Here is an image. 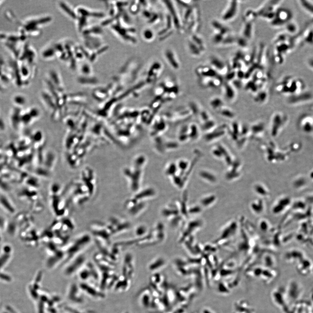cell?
Segmentation results:
<instances>
[{"mask_svg":"<svg viewBox=\"0 0 313 313\" xmlns=\"http://www.w3.org/2000/svg\"><path fill=\"white\" fill-rule=\"evenodd\" d=\"M186 45L189 53L195 57L201 56L206 52L204 39L198 33L189 34L186 41Z\"/></svg>","mask_w":313,"mask_h":313,"instance_id":"1","label":"cell"},{"mask_svg":"<svg viewBox=\"0 0 313 313\" xmlns=\"http://www.w3.org/2000/svg\"><path fill=\"white\" fill-rule=\"evenodd\" d=\"M113 26L114 31L123 41L129 44H136L137 43L136 30L133 26L126 25L122 22L116 24Z\"/></svg>","mask_w":313,"mask_h":313,"instance_id":"2","label":"cell"},{"mask_svg":"<svg viewBox=\"0 0 313 313\" xmlns=\"http://www.w3.org/2000/svg\"><path fill=\"white\" fill-rule=\"evenodd\" d=\"M173 21L174 27L180 34L185 32L181 12L176 1H161Z\"/></svg>","mask_w":313,"mask_h":313,"instance_id":"3","label":"cell"},{"mask_svg":"<svg viewBox=\"0 0 313 313\" xmlns=\"http://www.w3.org/2000/svg\"><path fill=\"white\" fill-rule=\"evenodd\" d=\"M277 86V89L282 90L281 92L285 89V92H288L289 90V93L291 94L292 95H296L301 93L304 90V83L300 78L289 76L286 77Z\"/></svg>","mask_w":313,"mask_h":313,"instance_id":"4","label":"cell"},{"mask_svg":"<svg viewBox=\"0 0 313 313\" xmlns=\"http://www.w3.org/2000/svg\"><path fill=\"white\" fill-rule=\"evenodd\" d=\"M164 67L162 62L154 60L148 64L143 77L148 84H151L158 79L163 73Z\"/></svg>","mask_w":313,"mask_h":313,"instance_id":"5","label":"cell"},{"mask_svg":"<svg viewBox=\"0 0 313 313\" xmlns=\"http://www.w3.org/2000/svg\"><path fill=\"white\" fill-rule=\"evenodd\" d=\"M164 8L166 12L164 13L165 15L163 17V25L162 27L160 28L158 32L157 33L158 38L160 41L166 39L168 37L171 35L175 30L173 21L170 15L167 12L165 7Z\"/></svg>","mask_w":313,"mask_h":313,"instance_id":"6","label":"cell"},{"mask_svg":"<svg viewBox=\"0 0 313 313\" xmlns=\"http://www.w3.org/2000/svg\"><path fill=\"white\" fill-rule=\"evenodd\" d=\"M162 55L164 61L171 69L177 71L181 68V61L177 52L173 48L170 47L164 48Z\"/></svg>","mask_w":313,"mask_h":313,"instance_id":"7","label":"cell"},{"mask_svg":"<svg viewBox=\"0 0 313 313\" xmlns=\"http://www.w3.org/2000/svg\"><path fill=\"white\" fill-rule=\"evenodd\" d=\"M293 17L292 13L286 8H279L276 13L275 17L271 21V24L274 27H279L286 25L290 22Z\"/></svg>","mask_w":313,"mask_h":313,"instance_id":"8","label":"cell"},{"mask_svg":"<svg viewBox=\"0 0 313 313\" xmlns=\"http://www.w3.org/2000/svg\"><path fill=\"white\" fill-rule=\"evenodd\" d=\"M238 1H229L221 15L223 22L232 21L238 15L240 3Z\"/></svg>","mask_w":313,"mask_h":313,"instance_id":"9","label":"cell"},{"mask_svg":"<svg viewBox=\"0 0 313 313\" xmlns=\"http://www.w3.org/2000/svg\"><path fill=\"white\" fill-rule=\"evenodd\" d=\"M209 62L210 66L221 76L227 75L228 73V69L226 65L218 57L212 56L210 58Z\"/></svg>","mask_w":313,"mask_h":313,"instance_id":"10","label":"cell"},{"mask_svg":"<svg viewBox=\"0 0 313 313\" xmlns=\"http://www.w3.org/2000/svg\"><path fill=\"white\" fill-rule=\"evenodd\" d=\"M299 125L302 131L310 133L313 130V118L310 116L302 117Z\"/></svg>","mask_w":313,"mask_h":313,"instance_id":"11","label":"cell"},{"mask_svg":"<svg viewBox=\"0 0 313 313\" xmlns=\"http://www.w3.org/2000/svg\"><path fill=\"white\" fill-rule=\"evenodd\" d=\"M245 24L243 25L241 29V37L247 41L252 38L253 35V25L252 22L244 21Z\"/></svg>","mask_w":313,"mask_h":313,"instance_id":"12","label":"cell"},{"mask_svg":"<svg viewBox=\"0 0 313 313\" xmlns=\"http://www.w3.org/2000/svg\"><path fill=\"white\" fill-rule=\"evenodd\" d=\"M142 38L146 42H151L155 39L156 35L155 31L150 28H146L143 30L141 33Z\"/></svg>","mask_w":313,"mask_h":313,"instance_id":"13","label":"cell"},{"mask_svg":"<svg viewBox=\"0 0 313 313\" xmlns=\"http://www.w3.org/2000/svg\"><path fill=\"white\" fill-rule=\"evenodd\" d=\"M129 12L133 15H137L141 12L142 10V5L141 1H132L131 3H130L129 5Z\"/></svg>","mask_w":313,"mask_h":313,"instance_id":"14","label":"cell"},{"mask_svg":"<svg viewBox=\"0 0 313 313\" xmlns=\"http://www.w3.org/2000/svg\"><path fill=\"white\" fill-rule=\"evenodd\" d=\"M14 104L17 106L24 105L26 103L25 97L21 94H14L12 98Z\"/></svg>","mask_w":313,"mask_h":313,"instance_id":"15","label":"cell"},{"mask_svg":"<svg viewBox=\"0 0 313 313\" xmlns=\"http://www.w3.org/2000/svg\"><path fill=\"white\" fill-rule=\"evenodd\" d=\"M301 6L303 7L304 10L307 12L313 15V4L311 1H300Z\"/></svg>","mask_w":313,"mask_h":313,"instance_id":"16","label":"cell"},{"mask_svg":"<svg viewBox=\"0 0 313 313\" xmlns=\"http://www.w3.org/2000/svg\"><path fill=\"white\" fill-rule=\"evenodd\" d=\"M297 24L293 22H289L286 25V31L290 34H294L298 31Z\"/></svg>","mask_w":313,"mask_h":313,"instance_id":"17","label":"cell"},{"mask_svg":"<svg viewBox=\"0 0 313 313\" xmlns=\"http://www.w3.org/2000/svg\"><path fill=\"white\" fill-rule=\"evenodd\" d=\"M307 65L313 70V57H310L307 60Z\"/></svg>","mask_w":313,"mask_h":313,"instance_id":"18","label":"cell"},{"mask_svg":"<svg viewBox=\"0 0 313 313\" xmlns=\"http://www.w3.org/2000/svg\"><path fill=\"white\" fill-rule=\"evenodd\" d=\"M0 277L1 279L4 280H7V281H10L11 280L9 276L5 275H4V274H1L0 275Z\"/></svg>","mask_w":313,"mask_h":313,"instance_id":"19","label":"cell"},{"mask_svg":"<svg viewBox=\"0 0 313 313\" xmlns=\"http://www.w3.org/2000/svg\"><path fill=\"white\" fill-rule=\"evenodd\" d=\"M203 313H214L213 312H212L210 310H208V309H205Z\"/></svg>","mask_w":313,"mask_h":313,"instance_id":"20","label":"cell"},{"mask_svg":"<svg viewBox=\"0 0 313 313\" xmlns=\"http://www.w3.org/2000/svg\"><path fill=\"white\" fill-rule=\"evenodd\" d=\"M2 2V1H0V5L1 4V3Z\"/></svg>","mask_w":313,"mask_h":313,"instance_id":"21","label":"cell"},{"mask_svg":"<svg viewBox=\"0 0 313 313\" xmlns=\"http://www.w3.org/2000/svg\"><path fill=\"white\" fill-rule=\"evenodd\" d=\"M1 120H2L1 118V116H0V121Z\"/></svg>","mask_w":313,"mask_h":313,"instance_id":"22","label":"cell"},{"mask_svg":"<svg viewBox=\"0 0 313 313\" xmlns=\"http://www.w3.org/2000/svg\"><path fill=\"white\" fill-rule=\"evenodd\" d=\"M4 313H7V312H4Z\"/></svg>","mask_w":313,"mask_h":313,"instance_id":"23","label":"cell"}]
</instances>
